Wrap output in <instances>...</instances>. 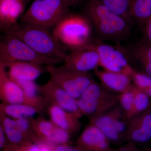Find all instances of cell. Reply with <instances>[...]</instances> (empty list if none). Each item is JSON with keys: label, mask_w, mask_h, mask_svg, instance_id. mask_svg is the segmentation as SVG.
I'll return each mask as SVG.
<instances>
[{"label": "cell", "mask_w": 151, "mask_h": 151, "mask_svg": "<svg viewBox=\"0 0 151 151\" xmlns=\"http://www.w3.org/2000/svg\"><path fill=\"white\" fill-rule=\"evenodd\" d=\"M4 34L17 37L39 54L60 62H64L68 55L67 49L58 40L52 32L45 28L19 22Z\"/></svg>", "instance_id": "obj_1"}, {"label": "cell", "mask_w": 151, "mask_h": 151, "mask_svg": "<svg viewBox=\"0 0 151 151\" xmlns=\"http://www.w3.org/2000/svg\"><path fill=\"white\" fill-rule=\"evenodd\" d=\"M85 13L100 39L119 42L129 35L130 23L110 10L100 0H89Z\"/></svg>", "instance_id": "obj_2"}, {"label": "cell", "mask_w": 151, "mask_h": 151, "mask_svg": "<svg viewBox=\"0 0 151 151\" xmlns=\"http://www.w3.org/2000/svg\"><path fill=\"white\" fill-rule=\"evenodd\" d=\"M93 26L85 15L69 12L52 29L58 40L70 52L88 48L92 44Z\"/></svg>", "instance_id": "obj_3"}, {"label": "cell", "mask_w": 151, "mask_h": 151, "mask_svg": "<svg viewBox=\"0 0 151 151\" xmlns=\"http://www.w3.org/2000/svg\"><path fill=\"white\" fill-rule=\"evenodd\" d=\"M65 0H34L20 19V22L49 29L70 12Z\"/></svg>", "instance_id": "obj_4"}, {"label": "cell", "mask_w": 151, "mask_h": 151, "mask_svg": "<svg viewBox=\"0 0 151 151\" xmlns=\"http://www.w3.org/2000/svg\"><path fill=\"white\" fill-rule=\"evenodd\" d=\"M119 94L94 81L77 99V103L83 116L90 120L106 113L118 104Z\"/></svg>", "instance_id": "obj_5"}, {"label": "cell", "mask_w": 151, "mask_h": 151, "mask_svg": "<svg viewBox=\"0 0 151 151\" xmlns=\"http://www.w3.org/2000/svg\"><path fill=\"white\" fill-rule=\"evenodd\" d=\"M17 61L46 66L60 62L39 54L24 42L9 34H4L0 42V63L6 64Z\"/></svg>", "instance_id": "obj_6"}, {"label": "cell", "mask_w": 151, "mask_h": 151, "mask_svg": "<svg viewBox=\"0 0 151 151\" xmlns=\"http://www.w3.org/2000/svg\"><path fill=\"white\" fill-rule=\"evenodd\" d=\"M46 68L50 75V81L64 89L76 100L95 81L90 73L76 71L64 64L59 67L47 65Z\"/></svg>", "instance_id": "obj_7"}, {"label": "cell", "mask_w": 151, "mask_h": 151, "mask_svg": "<svg viewBox=\"0 0 151 151\" xmlns=\"http://www.w3.org/2000/svg\"><path fill=\"white\" fill-rule=\"evenodd\" d=\"M101 130L110 143L120 144L126 141L128 120L119 103L101 116L89 120Z\"/></svg>", "instance_id": "obj_8"}, {"label": "cell", "mask_w": 151, "mask_h": 151, "mask_svg": "<svg viewBox=\"0 0 151 151\" xmlns=\"http://www.w3.org/2000/svg\"><path fill=\"white\" fill-rule=\"evenodd\" d=\"M0 99L5 104H24L31 105L42 111L46 110L49 103L41 96L37 98L28 97L20 86L7 74L4 65L0 63Z\"/></svg>", "instance_id": "obj_9"}, {"label": "cell", "mask_w": 151, "mask_h": 151, "mask_svg": "<svg viewBox=\"0 0 151 151\" xmlns=\"http://www.w3.org/2000/svg\"><path fill=\"white\" fill-rule=\"evenodd\" d=\"M89 47L94 49L98 52L100 57V66L104 70L124 73L131 77L135 69L119 46L115 47L98 40L93 41Z\"/></svg>", "instance_id": "obj_10"}, {"label": "cell", "mask_w": 151, "mask_h": 151, "mask_svg": "<svg viewBox=\"0 0 151 151\" xmlns=\"http://www.w3.org/2000/svg\"><path fill=\"white\" fill-rule=\"evenodd\" d=\"M40 91L41 95L46 99L49 104L58 106L73 113L80 119L83 117L77 100L49 80L45 84L40 85Z\"/></svg>", "instance_id": "obj_11"}, {"label": "cell", "mask_w": 151, "mask_h": 151, "mask_svg": "<svg viewBox=\"0 0 151 151\" xmlns=\"http://www.w3.org/2000/svg\"><path fill=\"white\" fill-rule=\"evenodd\" d=\"M151 139V110L136 115L128 121L126 141L142 144Z\"/></svg>", "instance_id": "obj_12"}, {"label": "cell", "mask_w": 151, "mask_h": 151, "mask_svg": "<svg viewBox=\"0 0 151 151\" xmlns=\"http://www.w3.org/2000/svg\"><path fill=\"white\" fill-rule=\"evenodd\" d=\"M64 65L79 72L89 73L100 66V57L97 51L91 47L78 50L68 53Z\"/></svg>", "instance_id": "obj_13"}, {"label": "cell", "mask_w": 151, "mask_h": 151, "mask_svg": "<svg viewBox=\"0 0 151 151\" xmlns=\"http://www.w3.org/2000/svg\"><path fill=\"white\" fill-rule=\"evenodd\" d=\"M28 0H0V28L6 33L18 23Z\"/></svg>", "instance_id": "obj_14"}, {"label": "cell", "mask_w": 151, "mask_h": 151, "mask_svg": "<svg viewBox=\"0 0 151 151\" xmlns=\"http://www.w3.org/2000/svg\"><path fill=\"white\" fill-rule=\"evenodd\" d=\"M78 148L83 151H113L110 142L101 130L89 124L77 141Z\"/></svg>", "instance_id": "obj_15"}, {"label": "cell", "mask_w": 151, "mask_h": 151, "mask_svg": "<svg viewBox=\"0 0 151 151\" xmlns=\"http://www.w3.org/2000/svg\"><path fill=\"white\" fill-rule=\"evenodd\" d=\"M2 64L9 77L13 80L35 81L42 74L47 73L46 66L32 63L17 61Z\"/></svg>", "instance_id": "obj_16"}, {"label": "cell", "mask_w": 151, "mask_h": 151, "mask_svg": "<svg viewBox=\"0 0 151 151\" xmlns=\"http://www.w3.org/2000/svg\"><path fill=\"white\" fill-rule=\"evenodd\" d=\"M119 47L127 56L130 63L139 65L143 73L151 76V44L141 40L139 42Z\"/></svg>", "instance_id": "obj_17"}, {"label": "cell", "mask_w": 151, "mask_h": 151, "mask_svg": "<svg viewBox=\"0 0 151 151\" xmlns=\"http://www.w3.org/2000/svg\"><path fill=\"white\" fill-rule=\"evenodd\" d=\"M31 120L33 127L37 137L58 145L67 142L69 138L68 133L57 127L51 121L43 117L32 118Z\"/></svg>", "instance_id": "obj_18"}, {"label": "cell", "mask_w": 151, "mask_h": 151, "mask_svg": "<svg viewBox=\"0 0 151 151\" xmlns=\"http://www.w3.org/2000/svg\"><path fill=\"white\" fill-rule=\"evenodd\" d=\"M46 111L51 121L56 126L69 134L79 132L82 127L80 118L73 113L56 105L49 104Z\"/></svg>", "instance_id": "obj_19"}, {"label": "cell", "mask_w": 151, "mask_h": 151, "mask_svg": "<svg viewBox=\"0 0 151 151\" xmlns=\"http://www.w3.org/2000/svg\"><path fill=\"white\" fill-rule=\"evenodd\" d=\"M94 74L105 88L113 92L121 94L132 88V80L129 76L123 73H116L97 68Z\"/></svg>", "instance_id": "obj_20"}, {"label": "cell", "mask_w": 151, "mask_h": 151, "mask_svg": "<svg viewBox=\"0 0 151 151\" xmlns=\"http://www.w3.org/2000/svg\"><path fill=\"white\" fill-rule=\"evenodd\" d=\"M43 111L31 105L24 104H0V112L15 119L35 118Z\"/></svg>", "instance_id": "obj_21"}, {"label": "cell", "mask_w": 151, "mask_h": 151, "mask_svg": "<svg viewBox=\"0 0 151 151\" xmlns=\"http://www.w3.org/2000/svg\"><path fill=\"white\" fill-rule=\"evenodd\" d=\"M130 13L143 29L147 21L151 17V0H129Z\"/></svg>", "instance_id": "obj_22"}, {"label": "cell", "mask_w": 151, "mask_h": 151, "mask_svg": "<svg viewBox=\"0 0 151 151\" xmlns=\"http://www.w3.org/2000/svg\"><path fill=\"white\" fill-rule=\"evenodd\" d=\"M105 6L130 23L132 20L129 0H100Z\"/></svg>", "instance_id": "obj_23"}, {"label": "cell", "mask_w": 151, "mask_h": 151, "mask_svg": "<svg viewBox=\"0 0 151 151\" xmlns=\"http://www.w3.org/2000/svg\"><path fill=\"white\" fill-rule=\"evenodd\" d=\"M132 90L134 95V108L132 117L148 110L150 105V97L133 84Z\"/></svg>", "instance_id": "obj_24"}, {"label": "cell", "mask_w": 151, "mask_h": 151, "mask_svg": "<svg viewBox=\"0 0 151 151\" xmlns=\"http://www.w3.org/2000/svg\"><path fill=\"white\" fill-rule=\"evenodd\" d=\"M119 104L129 121L132 118L134 108V95L132 88L129 91L119 94Z\"/></svg>", "instance_id": "obj_25"}, {"label": "cell", "mask_w": 151, "mask_h": 151, "mask_svg": "<svg viewBox=\"0 0 151 151\" xmlns=\"http://www.w3.org/2000/svg\"><path fill=\"white\" fill-rule=\"evenodd\" d=\"M131 78L133 84L143 92L151 86V76L143 72L134 70L131 76Z\"/></svg>", "instance_id": "obj_26"}, {"label": "cell", "mask_w": 151, "mask_h": 151, "mask_svg": "<svg viewBox=\"0 0 151 151\" xmlns=\"http://www.w3.org/2000/svg\"><path fill=\"white\" fill-rule=\"evenodd\" d=\"M16 82L25 94L30 98H37L41 96L40 91V85L35 81H23V80H13Z\"/></svg>", "instance_id": "obj_27"}, {"label": "cell", "mask_w": 151, "mask_h": 151, "mask_svg": "<svg viewBox=\"0 0 151 151\" xmlns=\"http://www.w3.org/2000/svg\"><path fill=\"white\" fill-rule=\"evenodd\" d=\"M3 129L5 133L6 138L11 142L19 144L22 142L24 140L27 138L16 126L11 128Z\"/></svg>", "instance_id": "obj_28"}, {"label": "cell", "mask_w": 151, "mask_h": 151, "mask_svg": "<svg viewBox=\"0 0 151 151\" xmlns=\"http://www.w3.org/2000/svg\"><path fill=\"white\" fill-rule=\"evenodd\" d=\"M143 41L151 44V17L147 21L143 29Z\"/></svg>", "instance_id": "obj_29"}, {"label": "cell", "mask_w": 151, "mask_h": 151, "mask_svg": "<svg viewBox=\"0 0 151 151\" xmlns=\"http://www.w3.org/2000/svg\"><path fill=\"white\" fill-rule=\"evenodd\" d=\"M114 151H142L136 147V145L131 142L121 146L119 148L114 150Z\"/></svg>", "instance_id": "obj_30"}, {"label": "cell", "mask_w": 151, "mask_h": 151, "mask_svg": "<svg viewBox=\"0 0 151 151\" xmlns=\"http://www.w3.org/2000/svg\"><path fill=\"white\" fill-rule=\"evenodd\" d=\"M55 151H83L78 147H74L70 146L63 145H59L55 147Z\"/></svg>", "instance_id": "obj_31"}, {"label": "cell", "mask_w": 151, "mask_h": 151, "mask_svg": "<svg viewBox=\"0 0 151 151\" xmlns=\"http://www.w3.org/2000/svg\"><path fill=\"white\" fill-rule=\"evenodd\" d=\"M6 136L4 131V129L0 125V148L1 149L4 146L6 142Z\"/></svg>", "instance_id": "obj_32"}, {"label": "cell", "mask_w": 151, "mask_h": 151, "mask_svg": "<svg viewBox=\"0 0 151 151\" xmlns=\"http://www.w3.org/2000/svg\"><path fill=\"white\" fill-rule=\"evenodd\" d=\"M40 146L34 145L29 147L27 151H40Z\"/></svg>", "instance_id": "obj_33"}, {"label": "cell", "mask_w": 151, "mask_h": 151, "mask_svg": "<svg viewBox=\"0 0 151 151\" xmlns=\"http://www.w3.org/2000/svg\"><path fill=\"white\" fill-rule=\"evenodd\" d=\"M80 0H65L66 3L69 6V7L75 5L76 4L79 2Z\"/></svg>", "instance_id": "obj_34"}, {"label": "cell", "mask_w": 151, "mask_h": 151, "mask_svg": "<svg viewBox=\"0 0 151 151\" xmlns=\"http://www.w3.org/2000/svg\"><path fill=\"white\" fill-rule=\"evenodd\" d=\"M40 148V151H52L50 148L45 145H41Z\"/></svg>", "instance_id": "obj_35"}, {"label": "cell", "mask_w": 151, "mask_h": 151, "mask_svg": "<svg viewBox=\"0 0 151 151\" xmlns=\"http://www.w3.org/2000/svg\"><path fill=\"white\" fill-rule=\"evenodd\" d=\"M145 151H151V148L147 149V150H146Z\"/></svg>", "instance_id": "obj_36"}, {"label": "cell", "mask_w": 151, "mask_h": 151, "mask_svg": "<svg viewBox=\"0 0 151 151\" xmlns=\"http://www.w3.org/2000/svg\"><path fill=\"white\" fill-rule=\"evenodd\" d=\"M113 151H114V149H113Z\"/></svg>", "instance_id": "obj_37"}]
</instances>
